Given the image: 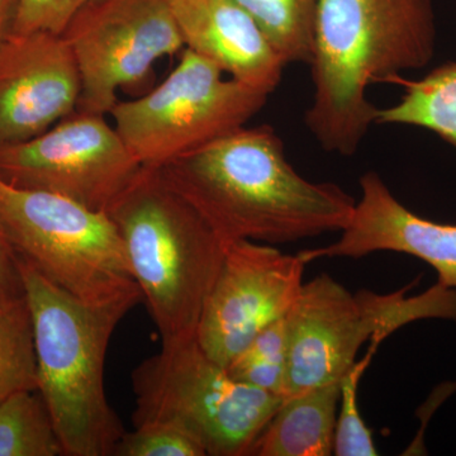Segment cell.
<instances>
[{
    "instance_id": "8992f818",
    "label": "cell",
    "mask_w": 456,
    "mask_h": 456,
    "mask_svg": "<svg viewBox=\"0 0 456 456\" xmlns=\"http://www.w3.org/2000/svg\"><path fill=\"white\" fill-rule=\"evenodd\" d=\"M408 288L351 293L329 274L303 284L288 312V364L283 398L340 383L365 342L388 338L419 320L456 321V289L436 283L416 297Z\"/></svg>"
},
{
    "instance_id": "7c38bea8",
    "label": "cell",
    "mask_w": 456,
    "mask_h": 456,
    "mask_svg": "<svg viewBox=\"0 0 456 456\" xmlns=\"http://www.w3.org/2000/svg\"><path fill=\"white\" fill-rule=\"evenodd\" d=\"M80 77L64 36L9 31L0 41V146L44 132L77 112Z\"/></svg>"
},
{
    "instance_id": "6da1fadb",
    "label": "cell",
    "mask_w": 456,
    "mask_h": 456,
    "mask_svg": "<svg viewBox=\"0 0 456 456\" xmlns=\"http://www.w3.org/2000/svg\"><path fill=\"white\" fill-rule=\"evenodd\" d=\"M155 170L226 245L341 232L355 209L335 183L311 182L294 169L272 126H244Z\"/></svg>"
},
{
    "instance_id": "ba28073f",
    "label": "cell",
    "mask_w": 456,
    "mask_h": 456,
    "mask_svg": "<svg viewBox=\"0 0 456 456\" xmlns=\"http://www.w3.org/2000/svg\"><path fill=\"white\" fill-rule=\"evenodd\" d=\"M268 98L184 49L160 86L139 99L117 102L110 114L134 160L156 169L244 127Z\"/></svg>"
},
{
    "instance_id": "8fae6325",
    "label": "cell",
    "mask_w": 456,
    "mask_h": 456,
    "mask_svg": "<svg viewBox=\"0 0 456 456\" xmlns=\"http://www.w3.org/2000/svg\"><path fill=\"white\" fill-rule=\"evenodd\" d=\"M305 265L301 255L269 244H228L198 321L196 338L204 353L227 368L255 336L287 316L305 284Z\"/></svg>"
},
{
    "instance_id": "52a82bcc",
    "label": "cell",
    "mask_w": 456,
    "mask_h": 456,
    "mask_svg": "<svg viewBox=\"0 0 456 456\" xmlns=\"http://www.w3.org/2000/svg\"><path fill=\"white\" fill-rule=\"evenodd\" d=\"M0 222L17 256L77 298L107 302L141 292L108 212L0 180Z\"/></svg>"
},
{
    "instance_id": "7a4b0ae2",
    "label": "cell",
    "mask_w": 456,
    "mask_h": 456,
    "mask_svg": "<svg viewBox=\"0 0 456 456\" xmlns=\"http://www.w3.org/2000/svg\"><path fill=\"white\" fill-rule=\"evenodd\" d=\"M436 37L432 0H320L305 114L320 146L355 155L379 110L369 86L430 64Z\"/></svg>"
},
{
    "instance_id": "e0dca14e",
    "label": "cell",
    "mask_w": 456,
    "mask_h": 456,
    "mask_svg": "<svg viewBox=\"0 0 456 456\" xmlns=\"http://www.w3.org/2000/svg\"><path fill=\"white\" fill-rule=\"evenodd\" d=\"M0 456H65L37 389L14 392L0 402Z\"/></svg>"
},
{
    "instance_id": "484cf974",
    "label": "cell",
    "mask_w": 456,
    "mask_h": 456,
    "mask_svg": "<svg viewBox=\"0 0 456 456\" xmlns=\"http://www.w3.org/2000/svg\"><path fill=\"white\" fill-rule=\"evenodd\" d=\"M455 2H456V0H455Z\"/></svg>"
},
{
    "instance_id": "30bf717a",
    "label": "cell",
    "mask_w": 456,
    "mask_h": 456,
    "mask_svg": "<svg viewBox=\"0 0 456 456\" xmlns=\"http://www.w3.org/2000/svg\"><path fill=\"white\" fill-rule=\"evenodd\" d=\"M142 167L102 114L74 112L44 132L0 146V180L108 211Z\"/></svg>"
},
{
    "instance_id": "9c48e42d",
    "label": "cell",
    "mask_w": 456,
    "mask_h": 456,
    "mask_svg": "<svg viewBox=\"0 0 456 456\" xmlns=\"http://www.w3.org/2000/svg\"><path fill=\"white\" fill-rule=\"evenodd\" d=\"M80 77L79 112L110 113L117 90L184 50L169 0H95L62 33Z\"/></svg>"
},
{
    "instance_id": "2e32d148",
    "label": "cell",
    "mask_w": 456,
    "mask_h": 456,
    "mask_svg": "<svg viewBox=\"0 0 456 456\" xmlns=\"http://www.w3.org/2000/svg\"><path fill=\"white\" fill-rule=\"evenodd\" d=\"M388 83L399 84L403 94L393 106L379 108L377 125L424 128L456 149V60L444 62L419 79L397 75Z\"/></svg>"
},
{
    "instance_id": "5bb4252c",
    "label": "cell",
    "mask_w": 456,
    "mask_h": 456,
    "mask_svg": "<svg viewBox=\"0 0 456 456\" xmlns=\"http://www.w3.org/2000/svg\"><path fill=\"white\" fill-rule=\"evenodd\" d=\"M184 49L237 82L272 94L284 60L253 17L235 0H169Z\"/></svg>"
},
{
    "instance_id": "7402d4cb",
    "label": "cell",
    "mask_w": 456,
    "mask_h": 456,
    "mask_svg": "<svg viewBox=\"0 0 456 456\" xmlns=\"http://www.w3.org/2000/svg\"><path fill=\"white\" fill-rule=\"evenodd\" d=\"M114 456H207L196 437L169 424H147L126 431Z\"/></svg>"
},
{
    "instance_id": "5b68a950",
    "label": "cell",
    "mask_w": 456,
    "mask_h": 456,
    "mask_svg": "<svg viewBox=\"0 0 456 456\" xmlns=\"http://www.w3.org/2000/svg\"><path fill=\"white\" fill-rule=\"evenodd\" d=\"M161 344L131 374L134 428L174 425L196 437L207 455H250L284 398L235 379L196 336Z\"/></svg>"
},
{
    "instance_id": "4fadbf2b",
    "label": "cell",
    "mask_w": 456,
    "mask_h": 456,
    "mask_svg": "<svg viewBox=\"0 0 456 456\" xmlns=\"http://www.w3.org/2000/svg\"><path fill=\"white\" fill-rule=\"evenodd\" d=\"M360 200L334 244L299 253L305 263L321 257L362 259L379 251L411 255L439 275L437 283L456 289V224L421 217L393 196L379 174L360 178Z\"/></svg>"
},
{
    "instance_id": "44dd1931",
    "label": "cell",
    "mask_w": 456,
    "mask_h": 456,
    "mask_svg": "<svg viewBox=\"0 0 456 456\" xmlns=\"http://www.w3.org/2000/svg\"><path fill=\"white\" fill-rule=\"evenodd\" d=\"M378 342H370L367 356L355 362L341 379L340 404L336 419L334 454L336 456H375L373 432L360 415L358 388L360 379L377 351Z\"/></svg>"
},
{
    "instance_id": "3957f363",
    "label": "cell",
    "mask_w": 456,
    "mask_h": 456,
    "mask_svg": "<svg viewBox=\"0 0 456 456\" xmlns=\"http://www.w3.org/2000/svg\"><path fill=\"white\" fill-rule=\"evenodd\" d=\"M18 264L31 314L37 391L65 456L113 455L126 430L108 402L104 364L117 326L142 301V293L86 302L27 261L18 257Z\"/></svg>"
},
{
    "instance_id": "d4e9b609",
    "label": "cell",
    "mask_w": 456,
    "mask_h": 456,
    "mask_svg": "<svg viewBox=\"0 0 456 456\" xmlns=\"http://www.w3.org/2000/svg\"><path fill=\"white\" fill-rule=\"evenodd\" d=\"M18 0H0V41L11 31Z\"/></svg>"
},
{
    "instance_id": "603a6c76",
    "label": "cell",
    "mask_w": 456,
    "mask_h": 456,
    "mask_svg": "<svg viewBox=\"0 0 456 456\" xmlns=\"http://www.w3.org/2000/svg\"><path fill=\"white\" fill-rule=\"evenodd\" d=\"M95 0H18L12 32L62 35L82 9Z\"/></svg>"
},
{
    "instance_id": "277c9868",
    "label": "cell",
    "mask_w": 456,
    "mask_h": 456,
    "mask_svg": "<svg viewBox=\"0 0 456 456\" xmlns=\"http://www.w3.org/2000/svg\"><path fill=\"white\" fill-rule=\"evenodd\" d=\"M107 212L161 342L194 338L227 245L150 167H142Z\"/></svg>"
},
{
    "instance_id": "ac0fdd59",
    "label": "cell",
    "mask_w": 456,
    "mask_h": 456,
    "mask_svg": "<svg viewBox=\"0 0 456 456\" xmlns=\"http://www.w3.org/2000/svg\"><path fill=\"white\" fill-rule=\"evenodd\" d=\"M260 26L285 65H310L320 0H235Z\"/></svg>"
},
{
    "instance_id": "d6986e66",
    "label": "cell",
    "mask_w": 456,
    "mask_h": 456,
    "mask_svg": "<svg viewBox=\"0 0 456 456\" xmlns=\"http://www.w3.org/2000/svg\"><path fill=\"white\" fill-rule=\"evenodd\" d=\"M37 389L31 314L26 297L0 292V402Z\"/></svg>"
},
{
    "instance_id": "ffe728a7",
    "label": "cell",
    "mask_w": 456,
    "mask_h": 456,
    "mask_svg": "<svg viewBox=\"0 0 456 456\" xmlns=\"http://www.w3.org/2000/svg\"><path fill=\"white\" fill-rule=\"evenodd\" d=\"M287 317V316H285ZM265 327L227 365L240 382L283 398L288 364L287 321Z\"/></svg>"
},
{
    "instance_id": "cb8c5ba5",
    "label": "cell",
    "mask_w": 456,
    "mask_h": 456,
    "mask_svg": "<svg viewBox=\"0 0 456 456\" xmlns=\"http://www.w3.org/2000/svg\"><path fill=\"white\" fill-rule=\"evenodd\" d=\"M0 292L8 296H25L20 264L13 246L0 222Z\"/></svg>"
},
{
    "instance_id": "9a60e30c",
    "label": "cell",
    "mask_w": 456,
    "mask_h": 456,
    "mask_svg": "<svg viewBox=\"0 0 456 456\" xmlns=\"http://www.w3.org/2000/svg\"><path fill=\"white\" fill-rule=\"evenodd\" d=\"M340 384H327L284 398L283 403L257 437L250 455L334 454Z\"/></svg>"
}]
</instances>
